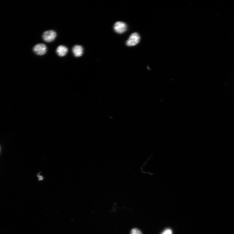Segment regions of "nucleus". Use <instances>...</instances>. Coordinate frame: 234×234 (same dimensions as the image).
I'll use <instances>...</instances> for the list:
<instances>
[{"instance_id": "f257e3e1", "label": "nucleus", "mask_w": 234, "mask_h": 234, "mask_svg": "<svg viewBox=\"0 0 234 234\" xmlns=\"http://www.w3.org/2000/svg\"><path fill=\"white\" fill-rule=\"evenodd\" d=\"M57 36L56 32L53 30L45 31L43 34L42 38L43 40L47 42H53Z\"/></svg>"}, {"instance_id": "f03ea898", "label": "nucleus", "mask_w": 234, "mask_h": 234, "mask_svg": "<svg viewBox=\"0 0 234 234\" xmlns=\"http://www.w3.org/2000/svg\"><path fill=\"white\" fill-rule=\"evenodd\" d=\"M33 50L37 55L42 56L46 53L47 47L44 44H38L33 47Z\"/></svg>"}, {"instance_id": "7ed1b4c3", "label": "nucleus", "mask_w": 234, "mask_h": 234, "mask_svg": "<svg viewBox=\"0 0 234 234\" xmlns=\"http://www.w3.org/2000/svg\"><path fill=\"white\" fill-rule=\"evenodd\" d=\"M140 37L138 33H134L130 36L126 42V45L128 46H134L140 42Z\"/></svg>"}, {"instance_id": "20e7f679", "label": "nucleus", "mask_w": 234, "mask_h": 234, "mask_svg": "<svg viewBox=\"0 0 234 234\" xmlns=\"http://www.w3.org/2000/svg\"><path fill=\"white\" fill-rule=\"evenodd\" d=\"M114 30L118 34H122L126 31L127 29V25L122 22H117L114 26Z\"/></svg>"}, {"instance_id": "39448f33", "label": "nucleus", "mask_w": 234, "mask_h": 234, "mask_svg": "<svg viewBox=\"0 0 234 234\" xmlns=\"http://www.w3.org/2000/svg\"><path fill=\"white\" fill-rule=\"evenodd\" d=\"M72 51L74 56L76 58H79L83 55V48L81 45H75L72 48Z\"/></svg>"}, {"instance_id": "423d86ee", "label": "nucleus", "mask_w": 234, "mask_h": 234, "mask_svg": "<svg viewBox=\"0 0 234 234\" xmlns=\"http://www.w3.org/2000/svg\"><path fill=\"white\" fill-rule=\"evenodd\" d=\"M68 49L67 47L64 45L59 46L56 50V52L58 55L60 57L65 56L68 53Z\"/></svg>"}, {"instance_id": "0eeeda50", "label": "nucleus", "mask_w": 234, "mask_h": 234, "mask_svg": "<svg viewBox=\"0 0 234 234\" xmlns=\"http://www.w3.org/2000/svg\"><path fill=\"white\" fill-rule=\"evenodd\" d=\"M130 234H142L141 232L137 229H133L131 231Z\"/></svg>"}, {"instance_id": "6e6552de", "label": "nucleus", "mask_w": 234, "mask_h": 234, "mask_svg": "<svg viewBox=\"0 0 234 234\" xmlns=\"http://www.w3.org/2000/svg\"><path fill=\"white\" fill-rule=\"evenodd\" d=\"M172 231L170 229H168L165 230L162 234H172Z\"/></svg>"}]
</instances>
